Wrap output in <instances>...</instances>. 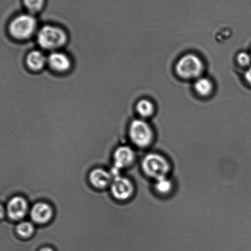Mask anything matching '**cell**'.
Returning <instances> with one entry per match:
<instances>
[{
	"label": "cell",
	"mask_w": 251,
	"mask_h": 251,
	"mask_svg": "<svg viewBox=\"0 0 251 251\" xmlns=\"http://www.w3.org/2000/svg\"><path fill=\"white\" fill-rule=\"evenodd\" d=\"M17 233L23 238H29L33 235L34 227L33 223L28 221H24L19 223L16 227Z\"/></svg>",
	"instance_id": "16"
},
{
	"label": "cell",
	"mask_w": 251,
	"mask_h": 251,
	"mask_svg": "<svg viewBox=\"0 0 251 251\" xmlns=\"http://www.w3.org/2000/svg\"><path fill=\"white\" fill-rule=\"evenodd\" d=\"M28 210V204L22 196H15L7 204V214L10 220L18 221L25 217Z\"/></svg>",
	"instance_id": "8"
},
{
	"label": "cell",
	"mask_w": 251,
	"mask_h": 251,
	"mask_svg": "<svg viewBox=\"0 0 251 251\" xmlns=\"http://www.w3.org/2000/svg\"><path fill=\"white\" fill-rule=\"evenodd\" d=\"M174 183L167 177L157 179L154 184V189L160 195L166 196L171 193Z\"/></svg>",
	"instance_id": "13"
},
{
	"label": "cell",
	"mask_w": 251,
	"mask_h": 251,
	"mask_svg": "<svg viewBox=\"0 0 251 251\" xmlns=\"http://www.w3.org/2000/svg\"><path fill=\"white\" fill-rule=\"evenodd\" d=\"M39 251H54V250L50 247H44L42 248Z\"/></svg>",
	"instance_id": "20"
},
{
	"label": "cell",
	"mask_w": 251,
	"mask_h": 251,
	"mask_svg": "<svg viewBox=\"0 0 251 251\" xmlns=\"http://www.w3.org/2000/svg\"><path fill=\"white\" fill-rule=\"evenodd\" d=\"M246 80L251 85V67L248 69L247 72L245 73Z\"/></svg>",
	"instance_id": "19"
},
{
	"label": "cell",
	"mask_w": 251,
	"mask_h": 251,
	"mask_svg": "<svg viewBox=\"0 0 251 251\" xmlns=\"http://www.w3.org/2000/svg\"><path fill=\"white\" fill-rule=\"evenodd\" d=\"M47 59L43 53L39 51H33L27 56L26 63L32 70L38 71L45 65Z\"/></svg>",
	"instance_id": "12"
},
{
	"label": "cell",
	"mask_w": 251,
	"mask_h": 251,
	"mask_svg": "<svg viewBox=\"0 0 251 251\" xmlns=\"http://www.w3.org/2000/svg\"><path fill=\"white\" fill-rule=\"evenodd\" d=\"M134 184L126 177L118 176L113 178L110 192L114 198L119 201H126L134 195Z\"/></svg>",
	"instance_id": "6"
},
{
	"label": "cell",
	"mask_w": 251,
	"mask_h": 251,
	"mask_svg": "<svg viewBox=\"0 0 251 251\" xmlns=\"http://www.w3.org/2000/svg\"><path fill=\"white\" fill-rule=\"evenodd\" d=\"M25 5L29 11L33 12L39 11L43 7L44 0H24Z\"/></svg>",
	"instance_id": "17"
},
{
	"label": "cell",
	"mask_w": 251,
	"mask_h": 251,
	"mask_svg": "<svg viewBox=\"0 0 251 251\" xmlns=\"http://www.w3.org/2000/svg\"><path fill=\"white\" fill-rule=\"evenodd\" d=\"M142 169L145 175L156 181L168 176L171 171V165L166 157L157 152H151L143 159Z\"/></svg>",
	"instance_id": "1"
},
{
	"label": "cell",
	"mask_w": 251,
	"mask_h": 251,
	"mask_svg": "<svg viewBox=\"0 0 251 251\" xmlns=\"http://www.w3.org/2000/svg\"><path fill=\"white\" fill-rule=\"evenodd\" d=\"M90 183L95 188L103 189L112 183L113 177L111 173L101 168L93 169L89 174Z\"/></svg>",
	"instance_id": "10"
},
{
	"label": "cell",
	"mask_w": 251,
	"mask_h": 251,
	"mask_svg": "<svg viewBox=\"0 0 251 251\" xmlns=\"http://www.w3.org/2000/svg\"><path fill=\"white\" fill-rule=\"evenodd\" d=\"M137 110L141 116L149 117L152 114V112H154L153 105L149 100H142L137 103Z\"/></svg>",
	"instance_id": "15"
},
{
	"label": "cell",
	"mask_w": 251,
	"mask_h": 251,
	"mask_svg": "<svg viewBox=\"0 0 251 251\" xmlns=\"http://www.w3.org/2000/svg\"><path fill=\"white\" fill-rule=\"evenodd\" d=\"M237 60L240 65L243 66H247L250 65L251 58L249 54L245 53H241L238 54Z\"/></svg>",
	"instance_id": "18"
},
{
	"label": "cell",
	"mask_w": 251,
	"mask_h": 251,
	"mask_svg": "<svg viewBox=\"0 0 251 251\" xmlns=\"http://www.w3.org/2000/svg\"><path fill=\"white\" fill-rule=\"evenodd\" d=\"M48 62L53 70L58 72H65L71 66V61L68 56L61 53H53L49 56Z\"/></svg>",
	"instance_id": "11"
},
{
	"label": "cell",
	"mask_w": 251,
	"mask_h": 251,
	"mask_svg": "<svg viewBox=\"0 0 251 251\" xmlns=\"http://www.w3.org/2000/svg\"><path fill=\"white\" fill-rule=\"evenodd\" d=\"M36 25L35 19L31 15H20L11 22L9 31L15 38L25 39L33 34Z\"/></svg>",
	"instance_id": "4"
},
{
	"label": "cell",
	"mask_w": 251,
	"mask_h": 251,
	"mask_svg": "<svg viewBox=\"0 0 251 251\" xmlns=\"http://www.w3.org/2000/svg\"><path fill=\"white\" fill-rule=\"evenodd\" d=\"M197 92L201 96H206L211 92L213 89V84L207 78H201L199 79L194 84Z\"/></svg>",
	"instance_id": "14"
},
{
	"label": "cell",
	"mask_w": 251,
	"mask_h": 251,
	"mask_svg": "<svg viewBox=\"0 0 251 251\" xmlns=\"http://www.w3.org/2000/svg\"><path fill=\"white\" fill-rule=\"evenodd\" d=\"M135 159V152L131 147L127 146L118 147L114 154V166L110 172L113 178L120 176L122 169L131 166Z\"/></svg>",
	"instance_id": "7"
},
{
	"label": "cell",
	"mask_w": 251,
	"mask_h": 251,
	"mask_svg": "<svg viewBox=\"0 0 251 251\" xmlns=\"http://www.w3.org/2000/svg\"><path fill=\"white\" fill-rule=\"evenodd\" d=\"M67 41V35L62 29L58 27L46 26L38 34V42L42 48L53 50L61 48Z\"/></svg>",
	"instance_id": "2"
},
{
	"label": "cell",
	"mask_w": 251,
	"mask_h": 251,
	"mask_svg": "<svg viewBox=\"0 0 251 251\" xmlns=\"http://www.w3.org/2000/svg\"><path fill=\"white\" fill-rule=\"evenodd\" d=\"M129 137L135 146L140 148H147L153 142L154 133L147 122L136 119L130 125Z\"/></svg>",
	"instance_id": "3"
},
{
	"label": "cell",
	"mask_w": 251,
	"mask_h": 251,
	"mask_svg": "<svg viewBox=\"0 0 251 251\" xmlns=\"http://www.w3.org/2000/svg\"><path fill=\"white\" fill-rule=\"evenodd\" d=\"M203 70L202 61L194 54H188L179 59L176 66L177 74L184 79L198 77Z\"/></svg>",
	"instance_id": "5"
},
{
	"label": "cell",
	"mask_w": 251,
	"mask_h": 251,
	"mask_svg": "<svg viewBox=\"0 0 251 251\" xmlns=\"http://www.w3.org/2000/svg\"><path fill=\"white\" fill-rule=\"evenodd\" d=\"M53 210L48 203L40 201L33 206L30 211L32 221L38 224H45L51 220Z\"/></svg>",
	"instance_id": "9"
}]
</instances>
